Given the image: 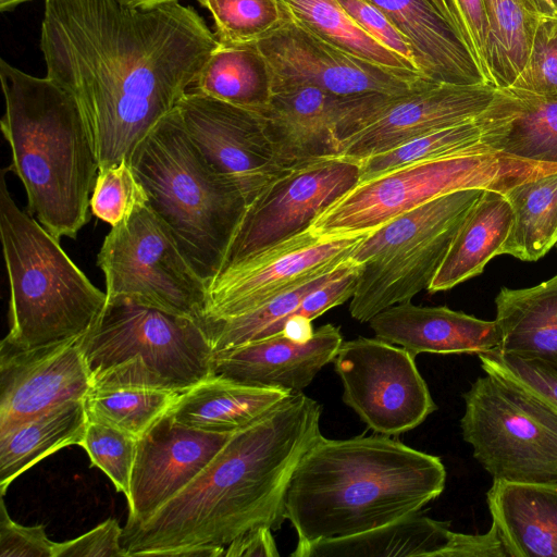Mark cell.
Listing matches in <instances>:
<instances>
[{
  "label": "cell",
  "mask_w": 557,
  "mask_h": 557,
  "mask_svg": "<svg viewBox=\"0 0 557 557\" xmlns=\"http://www.w3.org/2000/svg\"><path fill=\"white\" fill-rule=\"evenodd\" d=\"M443 16L453 25L459 35L457 23L449 3V0H431ZM460 36V35H459ZM461 38V37H460Z\"/></svg>",
  "instance_id": "cell-48"
},
{
  "label": "cell",
  "mask_w": 557,
  "mask_h": 557,
  "mask_svg": "<svg viewBox=\"0 0 557 557\" xmlns=\"http://www.w3.org/2000/svg\"><path fill=\"white\" fill-rule=\"evenodd\" d=\"M108 299L124 298L200 322L208 285L149 205L112 226L97 259Z\"/></svg>",
  "instance_id": "cell-10"
},
{
  "label": "cell",
  "mask_w": 557,
  "mask_h": 557,
  "mask_svg": "<svg viewBox=\"0 0 557 557\" xmlns=\"http://www.w3.org/2000/svg\"><path fill=\"white\" fill-rule=\"evenodd\" d=\"M556 246H557V244H556Z\"/></svg>",
  "instance_id": "cell-53"
},
{
  "label": "cell",
  "mask_w": 557,
  "mask_h": 557,
  "mask_svg": "<svg viewBox=\"0 0 557 557\" xmlns=\"http://www.w3.org/2000/svg\"><path fill=\"white\" fill-rule=\"evenodd\" d=\"M557 164L485 152L405 165L359 182L310 226L321 237L369 234L440 196L469 188L505 193Z\"/></svg>",
  "instance_id": "cell-8"
},
{
  "label": "cell",
  "mask_w": 557,
  "mask_h": 557,
  "mask_svg": "<svg viewBox=\"0 0 557 557\" xmlns=\"http://www.w3.org/2000/svg\"><path fill=\"white\" fill-rule=\"evenodd\" d=\"M180 395L131 386L91 387L84 403L89 421L116 428L138 440L170 411Z\"/></svg>",
  "instance_id": "cell-36"
},
{
  "label": "cell",
  "mask_w": 557,
  "mask_h": 557,
  "mask_svg": "<svg viewBox=\"0 0 557 557\" xmlns=\"http://www.w3.org/2000/svg\"><path fill=\"white\" fill-rule=\"evenodd\" d=\"M123 528L109 518L83 535L57 543L53 557H126Z\"/></svg>",
  "instance_id": "cell-46"
},
{
  "label": "cell",
  "mask_w": 557,
  "mask_h": 557,
  "mask_svg": "<svg viewBox=\"0 0 557 557\" xmlns=\"http://www.w3.org/2000/svg\"><path fill=\"white\" fill-rule=\"evenodd\" d=\"M147 203V194L131 162L99 169L90 197L91 212L98 219L115 226Z\"/></svg>",
  "instance_id": "cell-39"
},
{
  "label": "cell",
  "mask_w": 557,
  "mask_h": 557,
  "mask_svg": "<svg viewBox=\"0 0 557 557\" xmlns=\"http://www.w3.org/2000/svg\"><path fill=\"white\" fill-rule=\"evenodd\" d=\"M280 1L290 20L333 47L392 70L422 74L361 28L337 0Z\"/></svg>",
  "instance_id": "cell-33"
},
{
  "label": "cell",
  "mask_w": 557,
  "mask_h": 557,
  "mask_svg": "<svg viewBox=\"0 0 557 557\" xmlns=\"http://www.w3.org/2000/svg\"><path fill=\"white\" fill-rule=\"evenodd\" d=\"M445 482L440 457L387 435H322L295 468L286 519L297 545L349 536L419 512L442 494Z\"/></svg>",
  "instance_id": "cell-3"
},
{
  "label": "cell",
  "mask_w": 557,
  "mask_h": 557,
  "mask_svg": "<svg viewBox=\"0 0 557 557\" xmlns=\"http://www.w3.org/2000/svg\"><path fill=\"white\" fill-rule=\"evenodd\" d=\"M233 433L194 429L177 422L168 411L137 440L126 523L145 520L178 494Z\"/></svg>",
  "instance_id": "cell-18"
},
{
  "label": "cell",
  "mask_w": 557,
  "mask_h": 557,
  "mask_svg": "<svg viewBox=\"0 0 557 557\" xmlns=\"http://www.w3.org/2000/svg\"><path fill=\"white\" fill-rule=\"evenodd\" d=\"M137 440L108 424L89 421L81 446L88 454L91 465L102 470L117 492L131 491V476L135 460Z\"/></svg>",
  "instance_id": "cell-40"
},
{
  "label": "cell",
  "mask_w": 557,
  "mask_h": 557,
  "mask_svg": "<svg viewBox=\"0 0 557 557\" xmlns=\"http://www.w3.org/2000/svg\"><path fill=\"white\" fill-rule=\"evenodd\" d=\"M414 358L377 337L342 343L333 362L343 401L375 433L408 432L437 409Z\"/></svg>",
  "instance_id": "cell-11"
},
{
  "label": "cell",
  "mask_w": 557,
  "mask_h": 557,
  "mask_svg": "<svg viewBox=\"0 0 557 557\" xmlns=\"http://www.w3.org/2000/svg\"><path fill=\"white\" fill-rule=\"evenodd\" d=\"M81 347L92 387L184 394L211 375L213 351L198 320L124 298L108 299Z\"/></svg>",
  "instance_id": "cell-7"
},
{
  "label": "cell",
  "mask_w": 557,
  "mask_h": 557,
  "mask_svg": "<svg viewBox=\"0 0 557 557\" xmlns=\"http://www.w3.org/2000/svg\"><path fill=\"white\" fill-rule=\"evenodd\" d=\"M359 182V162L342 157L285 170L247 206L220 272L309 230Z\"/></svg>",
  "instance_id": "cell-12"
},
{
  "label": "cell",
  "mask_w": 557,
  "mask_h": 557,
  "mask_svg": "<svg viewBox=\"0 0 557 557\" xmlns=\"http://www.w3.org/2000/svg\"><path fill=\"white\" fill-rule=\"evenodd\" d=\"M220 44L256 42L287 21L280 0H199Z\"/></svg>",
  "instance_id": "cell-38"
},
{
  "label": "cell",
  "mask_w": 557,
  "mask_h": 557,
  "mask_svg": "<svg viewBox=\"0 0 557 557\" xmlns=\"http://www.w3.org/2000/svg\"><path fill=\"white\" fill-rule=\"evenodd\" d=\"M347 260L333 271L285 292L249 312L236 317L200 321L212 351H220L282 333L288 317L305 297L337 275Z\"/></svg>",
  "instance_id": "cell-34"
},
{
  "label": "cell",
  "mask_w": 557,
  "mask_h": 557,
  "mask_svg": "<svg viewBox=\"0 0 557 557\" xmlns=\"http://www.w3.org/2000/svg\"><path fill=\"white\" fill-rule=\"evenodd\" d=\"M490 30L491 65L497 88L509 87L522 71L542 14L524 0H483Z\"/></svg>",
  "instance_id": "cell-35"
},
{
  "label": "cell",
  "mask_w": 557,
  "mask_h": 557,
  "mask_svg": "<svg viewBox=\"0 0 557 557\" xmlns=\"http://www.w3.org/2000/svg\"><path fill=\"white\" fill-rule=\"evenodd\" d=\"M495 305L497 350L557 372V274L532 287H503Z\"/></svg>",
  "instance_id": "cell-25"
},
{
  "label": "cell",
  "mask_w": 557,
  "mask_h": 557,
  "mask_svg": "<svg viewBox=\"0 0 557 557\" xmlns=\"http://www.w3.org/2000/svg\"><path fill=\"white\" fill-rule=\"evenodd\" d=\"M292 393L211 374L180 395L170 412L177 422L194 429L233 433L255 422Z\"/></svg>",
  "instance_id": "cell-26"
},
{
  "label": "cell",
  "mask_w": 557,
  "mask_h": 557,
  "mask_svg": "<svg viewBox=\"0 0 557 557\" xmlns=\"http://www.w3.org/2000/svg\"><path fill=\"white\" fill-rule=\"evenodd\" d=\"M484 190L469 188L449 193L396 216L369 233L354 249L350 259L361 265L461 223Z\"/></svg>",
  "instance_id": "cell-32"
},
{
  "label": "cell",
  "mask_w": 557,
  "mask_h": 557,
  "mask_svg": "<svg viewBox=\"0 0 557 557\" xmlns=\"http://www.w3.org/2000/svg\"><path fill=\"white\" fill-rule=\"evenodd\" d=\"M367 1L409 39L416 64L426 78L454 84L485 83L462 39L431 0Z\"/></svg>",
  "instance_id": "cell-23"
},
{
  "label": "cell",
  "mask_w": 557,
  "mask_h": 557,
  "mask_svg": "<svg viewBox=\"0 0 557 557\" xmlns=\"http://www.w3.org/2000/svg\"><path fill=\"white\" fill-rule=\"evenodd\" d=\"M486 373H494L523 385L557 409V372L534 361L499 352L497 349L478 354Z\"/></svg>",
  "instance_id": "cell-42"
},
{
  "label": "cell",
  "mask_w": 557,
  "mask_h": 557,
  "mask_svg": "<svg viewBox=\"0 0 557 557\" xmlns=\"http://www.w3.org/2000/svg\"><path fill=\"white\" fill-rule=\"evenodd\" d=\"M0 236L10 284V330L3 342L23 349L84 336L103 312L97 288L55 238L12 199L0 181Z\"/></svg>",
  "instance_id": "cell-6"
},
{
  "label": "cell",
  "mask_w": 557,
  "mask_h": 557,
  "mask_svg": "<svg viewBox=\"0 0 557 557\" xmlns=\"http://www.w3.org/2000/svg\"><path fill=\"white\" fill-rule=\"evenodd\" d=\"M511 225L512 210L505 195L485 189L458 228L428 290H447L481 274L491 259L503 255Z\"/></svg>",
  "instance_id": "cell-27"
},
{
  "label": "cell",
  "mask_w": 557,
  "mask_h": 557,
  "mask_svg": "<svg viewBox=\"0 0 557 557\" xmlns=\"http://www.w3.org/2000/svg\"><path fill=\"white\" fill-rule=\"evenodd\" d=\"M170 1H178V0H126V4H129L133 7H146V5H153V4L170 2Z\"/></svg>",
  "instance_id": "cell-50"
},
{
  "label": "cell",
  "mask_w": 557,
  "mask_h": 557,
  "mask_svg": "<svg viewBox=\"0 0 557 557\" xmlns=\"http://www.w3.org/2000/svg\"><path fill=\"white\" fill-rule=\"evenodd\" d=\"M503 194L512 210L503 255L539 260L557 244V171L521 182Z\"/></svg>",
  "instance_id": "cell-31"
},
{
  "label": "cell",
  "mask_w": 557,
  "mask_h": 557,
  "mask_svg": "<svg viewBox=\"0 0 557 557\" xmlns=\"http://www.w3.org/2000/svg\"><path fill=\"white\" fill-rule=\"evenodd\" d=\"M83 337V336H82ZM23 349L0 344V432L92 387L81 338Z\"/></svg>",
  "instance_id": "cell-19"
},
{
  "label": "cell",
  "mask_w": 557,
  "mask_h": 557,
  "mask_svg": "<svg viewBox=\"0 0 557 557\" xmlns=\"http://www.w3.org/2000/svg\"><path fill=\"white\" fill-rule=\"evenodd\" d=\"M88 417L84 399L67 400L0 432V493L47 456L83 442Z\"/></svg>",
  "instance_id": "cell-29"
},
{
  "label": "cell",
  "mask_w": 557,
  "mask_h": 557,
  "mask_svg": "<svg viewBox=\"0 0 557 557\" xmlns=\"http://www.w3.org/2000/svg\"><path fill=\"white\" fill-rule=\"evenodd\" d=\"M486 499L506 557H557V484L493 480Z\"/></svg>",
  "instance_id": "cell-24"
},
{
  "label": "cell",
  "mask_w": 557,
  "mask_h": 557,
  "mask_svg": "<svg viewBox=\"0 0 557 557\" xmlns=\"http://www.w3.org/2000/svg\"><path fill=\"white\" fill-rule=\"evenodd\" d=\"M174 109L208 165L235 183L248 205L285 171L259 113L191 89Z\"/></svg>",
  "instance_id": "cell-15"
},
{
  "label": "cell",
  "mask_w": 557,
  "mask_h": 557,
  "mask_svg": "<svg viewBox=\"0 0 557 557\" xmlns=\"http://www.w3.org/2000/svg\"><path fill=\"white\" fill-rule=\"evenodd\" d=\"M367 235L321 237L309 228L223 270L208 285L200 321L244 314L333 271Z\"/></svg>",
  "instance_id": "cell-13"
},
{
  "label": "cell",
  "mask_w": 557,
  "mask_h": 557,
  "mask_svg": "<svg viewBox=\"0 0 557 557\" xmlns=\"http://www.w3.org/2000/svg\"><path fill=\"white\" fill-rule=\"evenodd\" d=\"M273 530L268 527L252 529L225 547V557H278L273 537Z\"/></svg>",
  "instance_id": "cell-47"
},
{
  "label": "cell",
  "mask_w": 557,
  "mask_h": 557,
  "mask_svg": "<svg viewBox=\"0 0 557 557\" xmlns=\"http://www.w3.org/2000/svg\"><path fill=\"white\" fill-rule=\"evenodd\" d=\"M507 88L557 95V14L540 16L525 64Z\"/></svg>",
  "instance_id": "cell-41"
},
{
  "label": "cell",
  "mask_w": 557,
  "mask_h": 557,
  "mask_svg": "<svg viewBox=\"0 0 557 557\" xmlns=\"http://www.w3.org/2000/svg\"><path fill=\"white\" fill-rule=\"evenodd\" d=\"M459 35L485 83L495 85L490 57V30L483 0H449Z\"/></svg>",
  "instance_id": "cell-43"
},
{
  "label": "cell",
  "mask_w": 557,
  "mask_h": 557,
  "mask_svg": "<svg viewBox=\"0 0 557 557\" xmlns=\"http://www.w3.org/2000/svg\"><path fill=\"white\" fill-rule=\"evenodd\" d=\"M321 414L317 400L296 392L235 431L178 494L145 520L125 524L126 557H221L252 529L280 530L295 468L322 436Z\"/></svg>",
  "instance_id": "cell-2"
},
{
  "label": "cell",
  "mask_w": 557,
  "mask_h": 557,
  "mask_svg": "<svg viewBox=\"0 0 557 557\" xmlns=\"http://www.w3.org/2000/svg\"><path fill=\"white\" fill-rule=\"evenodd\" d=\"M5 110L0 126L28 213L55 238H75L89 221L99 164L74 97L49 77L0 60Z\"/></svg>",
  "instance_id": "cell-4"
},
{
  "label": "cell",
  "mask_w": 557,
  "mask_h": 557,
  "mask_svg": "<svg viewBox=\"0 0 557 557\" xmlns=\"http://www.w3.org/2000/svg\"><path fill=\"white\" fill-rule=\"evenodd\" d=\"M499 88L486 84L429 81L392 96L354 134L342 143L337 157L361 161L409 140L482 114Z\"/></svg>",
  "instance_id": "cell-17"
},
{
  "label": "cell",
  "mask_w": 557,
  "mask_h": 557,
  "mask_svg": "<svg viewBox=\"0 0 557 557\" xmlns=\"http://www.w3.org/2000/svg\"><path fill=\"white\" fill-rule=\"evenodd\" d=\"M337 2L375 40L417 66L409 39L381 10L367 0H337Z\"/></svg>",
  "instance_id": "cell-44"
},
{
  "label": "cell",
  "mask_w": 557,
  "mask_h": 557,
  "mask_svg": "<svg viewBox=\"0 0 557 557\" xmlns=\"http://www.w3.org/2000/svg\"><path fill=\"white\" fill-rule=\"evenodd\" d=\"M389 97H344L301 85L273 90L269 106L259 114L280 164L287 170L318 159L337 157L342 143Z\"/></svg>",
  "instance_id": "cell-16"
},
{
  "label": "cell",
  "mask_w": 557,
  "mask_h": 557,
  "mask_svg": "<svg viewBox=\"0 0 557 557\" xmlns=\"http://www.w3.org/2000/svg\"><path fill=\"white\" fill-rule=\"evenodd\" d=\"M375 337L398 345L413 357L421 352L481 354L498 349L496 321H485L448 307L394 305L369 321Z\"/></svg>",
  "instance_id": "cell-21"
},
{
  "label": "cell",
  "mask_w": 557,
  "mask_h": 557,
  "mask_svg": "<svg viewBox=\"0 0 557 557\" xmlns=\"http://www.w3.org/2000/svg\"><path fill=\"white\" fill-rule=\"evenodd\" d=\"M343 342L339 326L331 323L314 330L306 342L280 333L213 352L211 374L301 392L334 360Z\"/></svg>",
  "instance_id": "cell-20"
},
{
  "label": "cell",
  "mask_w": 557,
  "mask_h": 557,
  "mask_svg": "<svg viewBox=\"0 0 557 557\" xmlns=\"http://www.w3.org/2000/svg\"><path fill=\"white\" fill-rule=\"evenodd\" d=\"M218 46L198 12L178 1L45 0L47 77L76 100L99 169L129 162Z\"/></svg>",
  "instance_id": "cell-1"
},
{
  "label": "cell",
  "mask_w": 557,
  "mask_h": 557,
  "mask_svg": "<svg viewBox=\"0 0 557 557\" xmlns=\"http://www.w3.org/2000/svg\"><path fill=\"white\" fill-rule=\"evenodd\" d=\"M508 89L519 108L497 150L527 161L557 164V95Z\"/></svg>",
  "instance_id": "cell-37"
},
{
  "label": "cell",
  "mask_w": 557,
  "mask_h": 557,
  "mask_svg": "<svg viewBox=\"0 0 557 557\" xmlns=\"http://www.w3.org/2000/svg\"><path fill=\"white\" fill-rule=\"evenodd\" d=\"M190 89L261 113L272 97V76L257 42H219Z\"/></svg>",
  "instance_id": "cell-30"
},
{
  "label": "cell",
  "mask_w": 557,
  "mask_h": 557,
  "mask_svg": "<svg viewBox=\"0 0 557 557\" xmlns=\"http://www.w3.org/2000/svg\"><path fill=\"white\" fill-rule=\"evenodd\" d=\"M32 1V0H0V11L7 12L13 10L21 3Z\"/></svg>",
  "instance_id": "cell-51"
},
{
  "label": "cell",
  "mask_w": 557,
  "mask_h": 557,
  "mask_svg": "<svg viewBox=\"0 0 557 557\" xmlns=\"http://www.w3.org/2000/svg\"><path fill=\"white\" fill-rule=\"evenodd\" d=\"M120 1L126 4V0H120Z\"/></svg>",
  "instance_id": "cell-52"
},
{
  "label": "cell",
  "mask_w": 557,
  "mask_h": 557,
  "mask_svg": "<svg viewBox=\"0 0 557 557\" xmlns=\"http://www.w3.org/2000/svg\"><path fill=\"white\" fill-rule=\"evenodd\" d=\"M256 42L269 64L272 91L310 85L344 97L393 96L432 81L420 73L392 70L349 54L289 17Z\"/></svg>",
  "instance_id": "cell-14"
},
{
  "label": "cell",
  "mask_w": 557,
  "mask_h": 557,
  "mask_svg": "<svg viewBox=\"0 0 557 557\" xmlns=\"http://www.w3.org/2000/svg\"><path fill=\"white\" fill-rule=\"evenodd\" d=\"M462 397V437L493 480L557 484V409L552 404L486 372Z\"/></svg>",
  "instance_id": "cell-9"
},
{
  "label": "cell",
  "mask_w": 557,
  "mask_h": 557,
  "mask_svg": "<svg viewBox=\"0 0 557 557\" xmlns=\"http://www.w3.org/2000/svg\"><path fill=\"white\" fill-rule=\"evenodd\" d=\"M453 535L448 522L417 512L362 533L296 545L290 556L443 557Z\"/></svg>",
  "instance_id": "cell-28"
},
{
  "label": "cell",
  "mask_w": 557,
  "mask_h": 557,
  "mask_svg": "<svg viewBox=\"0 0 557 557\" xmlns=\"http://www.w3.org/2000/svg\"><path fill=\"white\" fill-rule=\"evenodd\" d=\"M461 223L361 264L350 315L369 322L381 311L428 289Z\"/></svg>",
  "instance_id": "cell-22"
},
{
  "label": "cell",
  "mask_w": 557,
  "mask_h": 557,
  "mask_svg": "<svg viewBox=\"0 0 557 557\" xmlns=\"http://www.w3.org/2000/svg\"><path fill=\"white\" fill-rule=\"evenodd\" d=\"M129 162L149 207L209 285L223 268L248 206L246 196L208 165L175 109L141 140Z\"/></svg>",
  "instance_id": "cell-5"
},
{
  "label": "cell",
  "mask_w": 557,
  "mask_h": 557,
  "mask_svg": "<svg viewBox=\"0 0 557 557\" xmlns=\"http://www.w3.org/2000/svg\"><path fill=\"white\" fill-rule=\"evenodd\" d=\"M3 496L0 505V557H53L55 542L42 524L22 525L9 516Z\"/></svg>",
  "instance_id": "cell-45"
},
{
  "label": "cell",
  "mask_w": 557,
  "mask_h": 557,
  "mask_svg": "<svg viewBox=\"0 0 557 557\" xmlns=\"http://www.w3.org/2000/svg\"><path fill=\"white\" fill-rule=\"evenodd\" d=\"M528 5L539 14L553 15L557 14L546 0H524Z\"/></svg>",
  "instance_id": "cell-49"
}]
</instances>
